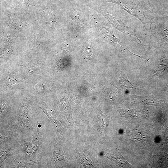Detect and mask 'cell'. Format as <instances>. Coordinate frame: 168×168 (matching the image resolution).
<instances>
[{"mask_svg": "<svg viewBox=\"0 0 168 168\" xmlns=\"http://www.w3.org/2000/svg\"><path fill=\"white\" fill-rule=\"evenodd\" d=\"M121 80L122 82H124V83H123L122 85L124 86L125 87L127 88H130L133 86L128 79L127 77L124 76V75L123 77H121Z\"/></svg>", "mask_w": 168, "mask_h": 168, "instance_id": "obj_1", "label": "cell"}, {"mask_svg": "<svg viewBox=\"0 0 168 168\" xmlns=\"http://www.w3.org/2000/svg\"><path fill=\"white\" fill-rule=\"evenodd\" d=\"M18 165H19V166H18L19 167H29V166H28V164L27 163H25L24 162H23L22 163H21V164H19Z\"/></svg>", "mask_w": 168, "mask_h": 168, "instance_id": "obj_3", "label": "cell"}, {"mask_svg": "<svg viewBox=\"0 0 168 168\" xmlns=\"http://www.w3.org/2000/svg\"><path fill=\"white\" fill-rule=\"evenodd\" d=\"M83 56L84 58H90L92 56L91 52L90 51L89 48H86L83 51Z\"/></svg>", "mask_w": 168, "mask_h": 168, "instance_id": "obj_2", "label": "cell"}]
</instances>
